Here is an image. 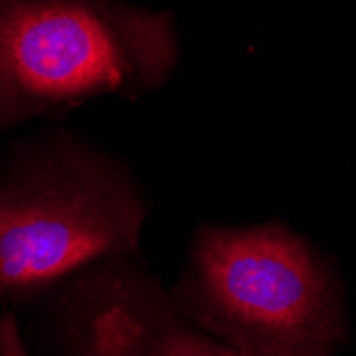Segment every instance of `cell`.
<instances>
[{"label":"cell","mask_w":356,"mask_h":356,"mask_svg":"<svg viewBox=\"0 0 356 356\" xmlns=\"http://www.w3.org/2000/svg\"><path fill=\"white\" fill-rule=\"evenodd\" d=\"M149 194L109 149L62 126L0 154V307L24 316L75 271L141 256Z\"/></svg>","instance_id":"6da1fadb"},{"label":"cell","mask_w":356,"mask_h":356,"mask_svg":"<svg viewBox=\"0 0 356 356\" xmlns=\"http://www.w3.org/2000/svg\"><path fill=\"white\" fill-rule=\"evenodd\" d=\"M169 293L194 327L245 356H335L350 341L337 267L282 220L197 226Z\"/></svg>","instance_id":"7a4b0ae2"},{"label":"cell","mask_w":356,"mask_h":356,"mask_svg":"<svg viewBox=\"0 0 356 356\" xmlns=\"http://www.w3.org/2000/svg\"><path fill=\"white\" fill-rule=\"evenodd\" d=\"M179 60L171 11L118 0H0V131L101 96L141 99Z\"/></svg>","instance_id":"3957f363"},{"label":"cell","mask_w":356,"mask_h":356,"mask_svg":"<svg viewBox=\"0 0 356 356\" xmlns=\"http://www.w3.org/2000/svg\"><path fill=\"white\" fill-rule=\"evenodd\" d=\"M24 316L41 356H245L194 327L141 256L75 271Z\"/></svg>","instance_id":"277c9868"},{"label":"cell","mask_w":356,"mask_h":356,"mask_svg":"<svg viewBox=\"0 0 356 356\" xmlns=\"http://www.w3.org/2000/svg\"><path fill=\"white\" fill-rule=\"evenodd\" d=\"M0 356H32L19 327V316L7 307L0 309Z\"/></svg>","instance_id":"5b68a950"}]
</instances>
